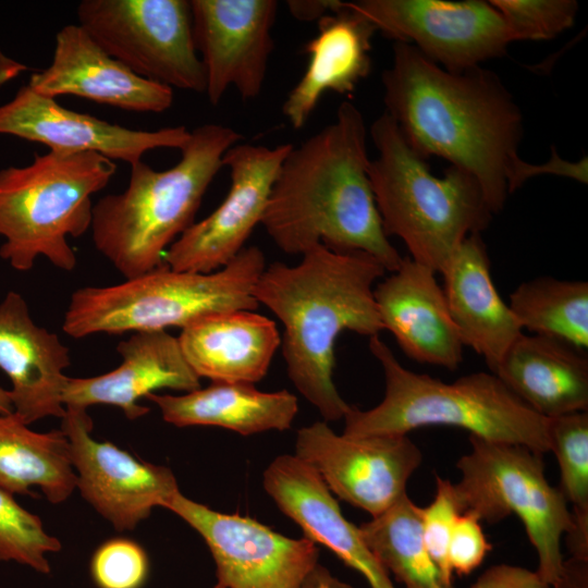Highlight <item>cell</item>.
I'll return each instance as SVG.
<instances>
[{
    "mask_svg": "<svg viewBox=\"0 0 588 588\" xmlns=\"http://www.w3.org/2000/svg\"><path fill=\"white\" fill-rule=\"evenodd\" d=\"M382 84L385 112L414 151L469 173L493 215L501 211L522 161L523 114L499 76L481 66L450 72L394 42Z\"/></svg>",
    "mask_w": 588,
    "mask_h": 588,
    "instance_id": "1",
    "label": "cell"
},
{
    "mask_svg": "<svg viewBox=\"0 0 588 588\" xmlns=\"http://www.w3.org/2000/svg\"><path fill=\"white\" fill-rule=\"evenodd\" d=\"M369 163L364 117L344 101L332 123L291 148L260 224L286 254L303 255L321 244L366 253L395 271L403 258L383 230Z\"/></svg>",
    "mask_w": 588,
    "mask_h": 588,
    "instance_id": "2",
    "label": "cell"
},
{
    "mask_svg": "<svg viewBox=\"0 0 588 588\" xmlns=\"http://www.w3.org/2000/svg\"><path fill=\"white\" fill-rule=\"evenodd\" d=\"M302 256L295 266L266 267L254 297L284 327L282 355L292 383L324 421H335L351 408L333 382L335 341L345 330L369 338L384 330L373 285L387 270L366 253L321 244Z\"/></svg>",
    "mask_w": 588,
    "mask_h": 588,
    "instance_id": "3",
    "label": "cell"
},
{
    "mask_svg": "<svg viewBox=\"0 0 588 588\" xmlns=\"http://www.w3.org/2000/svg\"><path fill=\"white\" fill-rule=\"evenodd\" d=\"M242 139L228 125L203 124L191 132L174 167L156 171L143 161L132 164L127 187L93 206L96 249L125 279L161 266L168 248L194 223L224 154Z\"/></svg>",
    "mask_w": 588,
    "mask_h": 588,
    "instance_id": "4",
    "label": "cell"
},
{
    "mask_svg": "<svg viewBox=\"0 0 588 588\" xmlns=\"http://www.w3.org/2000/svg\"><path fill=\"white\" fill-rule=\"evenodd\" d=\"M369 350L383 370L384 396L367 411L351 406L343 418V434L407 436L421 427L451 426L487 441L549 452V418L530 408L494 373L473 372L448 383L403 367L379 335L369 338Z\"/></svg>",
    "mask_w": 588,
    "mask_h": 588,
    "instance_id": "5",
    "label": "cell"
},
{
    "mask_svg": "<svg viewBox=\"0 0 588 588\" xmlns=\"http://www.w3.org/2000/svg\"><path fill=\"white\" fill-rule=\"evenodd\" d=\"M370 135L378 156L368 174L385 234L400 237L411 259L441 273L463 241L491 222L479 183L452 166L433 175L385 111Z\"/></svg>",
    "mask_w": 588,
    "mask_h": 588,
    "instance_id": "6",
    "label": "cell"
},
{
    "mask_svg": "<svg viewBox=\"0 0 588 588\" xmlns=\"http://www.w3.org/2000/svg\"><path fill=\"white\" fill-rule=\"evenodd\" d=\"M266 268L262 250L244 247L210 273L177 271L166 264L124 282L74 291L62 330L74 339L97 333L167 331L215 314L255 310L254 287Z\"/></svg>",
    "mask_w": 588,
    "mask_h": 588,
    "instance_id": "7",
    "label": "cell"
},
{
    "mask_svg": "<svg viewBox=\"0 0 588 588\" xmlns=\"http://www.w3.org/2000/svg\"><path fill=\"white\" fill-rule=\"evenodd\" d=\"M115 171V162L100 154L62 150L0 170V257L17 271L30 270L39 256L74 270L77 258L68 240L90 230L91 196Z\"/></svg>",
    "mask_w": 588,
    "mask_h": 588,
    "instance_id": "8",
    "label": "cell"
},
{
    "mask_svg": "<svg viewBox=\"0 0 588 588\" xmlns=\"http://www.w3.org/2000/svg\"><path fill=\"white\" fill-rule=\"evenodd\" d=\"M469 442V453L456 464L461 479L454 483L464 512L489 523L516 515L536 549V572L553 588L564 568L561 539L572 530L573 518L559 487L546 478L542 454L474 436Z\"/></svg>",
    "mask_w": 588,
    "mask_h": 588,
    "instance_id": "9",
    "label": "cell"
},
{
    "mask_svg": "<svg viewBox=\"0 0 588 588\" xmlns=\"http://www.w3.org/2000/svg\"><path fill=\"white\" fill-rule=\"evenodd\" d=\"M77 20L102 50L136 75L205 94L191 1L83 0Z\"/></svg>",
    "mask_w": 588,
    "mask_h": 588,
    "instance_id": "10",
    "label": "cell"
},
{
    "mask_svg": "<svg viewBox=\"0 0 588 588\" xmlns=\"http://www.w3.org/2000/svg\"><path fill=\"white\" fill-rule=\"evenodd\" d=\"M346 4L388 38L414 46L450 72L499 58L514 41L489 1L358 0Z\"/></svg>",
    "mask_w": 588,
    "mask_h": 588,
    "instance_id": "11",
    "label": "cell"
},
{
    "mask_svg": "<svg viewBox=\"0 0 588 588\" xmlns=\"http://www.w3.org/2000/svg\"><path fill=\"white\" fill-rule=\"evenodd\" d=\"M164 509L195 529L207 544L217 583L224 588H302L318 565L319 549L247 516L225 514L180 491Z\"/></svg>",
    "mask_w": 588,
    "mask_h": 588,
    "instance_id": "12",
    "label": "cell"
},
{
    "mask_svg": "<svg viewBox=\"0 0 588 588\" xmlns=\"http://www.w3.org/2000/svg\"><path fill=\"white\" fill-rule=\"evenodd\" d=\"M295 456L320 476L333 495L376 517L406 493L422 455L407 436L353 438L335 433L327 421L302 427Z\"/></svg>",
    "mask_w": 588,
    "mask_h": 588,
    "instance_id": "13",
    "label": "cell"
},
{
    "mask_svg": "<svg viewBox=\"0 0 588 588\" xmlns=\"http://www.w3.org/2000/svg\"><path fill=\"white\" fill-rule=\"evenodd\" d=\"M293 147L236 144L223 156L231 184L223 201L194 222L166 252L173 270L210 273L228 265L261 222L280 167Z\"/></svg>",
    "mask_w": 588,
    "mask_h": 588,
    "instance_id": "14",
    "label": "cell"
},
{
    "mask_svg": "<svg viewBox=\"0 0 588 588\" xmlns=\"http://www.w3.org/2000/svg\"><path fill=\"white\" fill-rule=\"evenodd\" d=\"M61 430L70 444L76 488L117 530L135 529L155 507H164L180 491L170 468L96 440L86 408L65 406Z\"/></svg>",
    "mask_w": 588,
    "mask_h": 588,
    "instance_id": "15",
    "label": "cell"
},
{
    "mask_svg": "<svg viewBox=\"0 0 588 588\" xmlns=\"http://www.w3.org/2000/svg\"><path fill=\"white\" fill-rule=\"evenodd\" d=\"M278 7L274 0H191L194 42L211 105L230 87L244 100L259 96Z\"/></svg>",
    "mask_w": 588,
    "mask_h": 588,
    "instance_id": "16",
    "label": "cell"
},
{
    "mask_svg": "<svg viewBox=\"0 0 588 588\" xmlns=\"http://www.w3.org/2000/svg\"><path fill=\"white\" fill-rule=\"evenodd\" d=\"M0 134L49 147V150L94 151L130 166L156 148L183 149L191 132L185 126L156 131L131 130L60 106L53 98L22 86L0 106Z\"/></svg>",
    "mask_w": 588,
    "mask_h": 588,
    "instance_id": "17",
    "label": "cell"
},
{
    "mask_svg": "<svg viewBox=\"0 0 588 588\" xmlns=\"http://www.w3.org/2000/svg\"><path fill=\"white\" fill-rule=\"evenodd\" d=\"M39 95H74L134 112L160 113L173 103V89L143 78L102 50L78 25L56 35L50 65L27 84Z\"/></svg>",
    "mask_w": 588,
    "mask_h": 588,
    "instance_id": "18",
    "label": "cell"
},
{
    "mask_svg": "<svg viewBox=\"0 0 588 588\" xmlns=\"http://www.w3.org/2000/svg\"><path fill=\"white\" fill-rule=\"evenodd\" d=\"M71 364L60 338L33 320L24 297L10 291L0 303V369L9 377L13 413L26 425L62 418Z\"/></svg>",
    "mask_w": 588,
    "mask_h": 588,
    "instance_id": "19",
    "label": "cell"
},
{
    "mask_svg": "<svg viewBox=\"0 0 588 588\" xmlns=\"http://www.w3.org/2000/svg\"><path fill=\"white\" fill-rule=\"evenodd\" d=\"M436 273L405 257L378 283L373 296L384 330L393 334L407 357L455 370L463 362L465 345Z\"/></svg>",
    "mask_w": 588,
    "mask_h": 588,
    "instance_id": "20",
    "label": "cell"
},
{
    "mask_svg": "<svg viewBox=\"0 0 588 588\" xmlns=\"http://www.w3.org/2000/svg\"><path fill=\"white\" fill-rule=\"evenodd\" d=\"M122 363L96 377L68 378L64 406L88 408L106 404L137 419L149 412L138 401L160 389L191 392L200 388V378L186 362L177 338L167 331L134 332L117 346Z\"/></svg>",
    "mask_w": 588,
    "mask_h": 588,
    "instance_id": "21",
    "label": "cell"
},
{
    "mask_svg": "<svg viewBox=\"0 0 588 588\" xmlns=\"http://www.w3.org/2000/svg\"><path fill=\"white\" fill-rule=\"evenodd\" d=\"M264 488L304 537L331 550L359 572L370 588H395L388 572L364 541L359 527L347 520L316 470L295 455H280L264 473Z\"/></svg>",
    "mask_w": 588,
    "mask_h": 588,
    "instance_id": "22",
    "label": "cell"
},
{
    "mask_svg": "<svg viewBox=\"0 0 588 588\" xmlns=\"http://www.w3.org/2000/svg\"><path fill=\"white\" fill-rule=\"evenodd\" d=\"M441 274L448 308L464 345L482 356L493 372L523 328L492 281L480 233L463 241Z\"/></svg>",
    "mask_w": 588,
    "mask_h": 588,
    "instance_id": "23",
    "label": "cell"
},
{
    "mask_svg": "<svg viewBox=\"0 0 588 588\" xmlns=\"http://www.w3.org/2000/svg\"><path fill=\"white\" fill-rule=\"evenodd\" d=\"M317 22L318 33L304 49L307 68L282 106L295 130L305 126L324 93H353L371 66V38L377 29L369 20L342 1L340 9Z\"/></svg>",
    "mask_w": 588,
    "mask_h": 588,
    "instance_id": "24",
    "label": "cell"
},
{
    "mask_svg": "<svg viewBox=\"0 0 588 588\" xmlns=\"http://www.w3.org/2000/svg\"><path fill=\"white\" fill-rule=\"evenodd\" d=\"M183 355L199 378L255 384L281 345L275 322L254 310L203 318L181 330Z\"/></svg>",
    "mask_w": 588,
    "mask_h": 588,
    "instance_id": "25",
    "label": "cell"
},
{
    "mask_svg": "<svg viewBox=\"0 0 588 588\" xmlns=\"http://www.w3.org/2000/svg\"><path fill=\"white\" fill-rule=\"evenodd\" d=\"M492 373L546 418L588 409V358L560 340L522 334Z\"/></svg>",
    "mask_w": 588,
    "mask_h": 588,
    "instance_id": "26",
    "label": "cell"
},
{
    "mask_svg": "<svg viewBox=\"0 0 588 588\" xmlns=\"http://www.w3.org/2000/svg\"><path fill=\"white\" fill-rule=\"evenodd\" d=\"M164 421L176 427L213 426L250 436L291 427L297 397L287 390L262 392L252 383L212 381L181 395L150 393Z\"/></svg>",
    "mask_w": 588,
    "mask_h": 588,
    "instance_id": "27",
    "label": "cell"
},
{
    "mask_svg": "<svg viewBox=\"0 0 588 588\" xmlns=\"http://www.w3.org/2000/svg\"><path fill=\"white\" fill-rule=\"evenodd\" d=\"M33 487L52 504L64 502L76 489L68 438L61 429L34 431L13 412L0 414V488L34 497Z\"/></svg>",
    "mask_w": 588,
    "mask_h": 588,
    "instance_id": "28",
    "label": "cell"
},
{
    "mask_svg": "<svg viewBox=\"0 0 588 588\" xmlns=\"http://www.w3.org/2000/svg\"><path fill=\"white\" fill-rule=\"evenodd\" d=\"M362 537L383 568L405 588H455L448 584L422 539L421 507L407 494L359 526Z\"/></svg>",
    "mask_w": 588,
    "mask_h": 588,
    "instance_id": "29",
    "label": "cell"
},
{
    "mask_svg": "<svg viewBox=\"0 0 588 588\" xmlns=\"http://www.w3.org/2000/svg\"><path fill=\"white\" fill-rule=\"evenodd\" d=\"M509 306L523 329L587 350L586 281L538 277L520 283L511 293Z\"/></svg>",
    "mask_w": 588,
    "mask_h": 588,
    "instance_id": "30",
    "label": "cell"
},
{
    "mask_svg": "<svg viewBox=\"0 0 588 588\" xmlns=\"http://www.w3.org/2000/svg\"><path fill=\"white\" fill-rule=\"evenodd\" d=\"M549 444L560 469L559 489L573 507L566 535L571 558L588 561V413L549 418Z\"/></svg>",
    "mask_w": 588,
    "mask_h": 588,
    "instance_id": "31",
    "label": "cell"
},
{
    "mask_svg": "<svg viewBox=\"0 0 588 588\" xmlns=\"http://www.w3.org/2000/svg\"><path fill=\"white\" fill-rule=\"evenodd\" d=\"M60 550L59 539L45 530L41 519L0 488V561H13L49 574L47 555Z\"/></svg>",
    "mask_w": 588,
    "mask_h": 588,
    "instance_id": "32",
    "label": "cell"
},
{
    "mask_svg": "<svg viewBox=\"0 0 588 588\" xmlns=\"http://www.w3.org/2000/svg\"><path fill=\"white\" fill-rule=\"evenodd\" d=\"M513 40H548L569 28L578 11L574 0H491Z\"/></svg>",
    "mask_w": 588,
    "mask_h": 588,
    "instance_id": "33",
    "label": "cell"
},
{
    "mask_svg": "<svg viewBox=\"0 0 588 588\" xmlns=\"http://www.w3.org/2000/svg\"><path fill=\"white\" fill-rule=\"evenodd\" d=\"M89 569L97 588H143L149 575V559L138 542L117 537L95 550Z\"/></svg>",
    "mask_w": 588,
    "mask_h": 588,
    "instance_id": "34",
    "label": "cell"
},
{
    "mask_svg": "<svg viewBox=\"0 0 588 588\" xmlns=\"http://www.w3.org/2000/svg\"><path fill=\"white\" fill-rule=\"evenodd\" d=\"M464 512L462 501L450 480L436 476L432 502L421 507V531L427 551L441 571L445 581L453 585V572L448 551L457 518Z\"/></svg>",
    "mask_w": 588,
    "mask_h": 588,
    "instance_id": "35",
    "label": "cell"
},
{
    "mask_svg": "<svg viewBox=\"0 0 588 588\" xmlns=\"http://www.w3.org/2000/svg\"><path fill=\"white\" fill-rule=\"evenodd\" d=\"M480 518L463 512L454 526L448 551L449 565L457 575H468L481 565L492 546L487 541Z\"/></svg>",
    "mask_w": 588,
    "mask_h": 588,
    "instance_id": "36",
    "label": "cell"
},
{
    "mask_svg": "<svg viewBox=\"0 0 588 588\" xmlns=\"http://www.w3.org/2000/svg\"><path fill=\"white\" fill-rule=\"evenodd\" d=\"M470 588H552L538 575L527 568L499 564L486 569Z\"/></svg>",
    "mask_w": 588,
    "mask_h": 588,
    "instance_id": "37",
    "label": "cell"
},
{
    "mask_svg": "<svg viewBox=\"0 0 588 588\" xmlns=\"http://www.w3.org/2000/svg\"><path fill=\"white\" fill-rule=\"evenodd\" d=\"M587 163L586 157L574 163L561 159L555 151L552 154V159L541 166L522 160L513 175L510 194L519 188L528 179L544 173L565 175L581 183H587Z\"/></svg>",
    "mask_w": 588,
    "mask_h": 588,
    "instance_id": "38",
    "label": "cell"
},
{
    "mask_svg": "<svg viewBox=\"0 0 588 588\" xmlns=\"http://www.w3.org/2000/svg\"><path fill=\"white\" fill-rule=\"evenodd\" d=\"M342 1H287L290 12L301 21H318L323 15L340 9Z\"/></svg>",
    "mask_w": 588,
    "mask_h": 588,
    "instance_id": "39",
    "label": "cell"
},
{
    "mask_svg": "<svg viewBox=\"0 0 588 588\" xmlns=\"http://www.w3.org/2000/svg\"><path fill=\"white\" fill-rule=\"evenodd\" d=\"M12 412L13 407L9 390L0 388V414H9Z\"/></svg>",
    "mask_w": 588,
    "mask_h": 588,
    "instance_id": "40",
    "label": "cell"
},
{
    "mask_svg": "<svg viewBox=\"0 0 588 588\" xmlns=\"http://www.w3.org/2000/svg\"><path fill=\"white\" fill-rule=\"evenodd\" d=\"M212 588H224V587L217 583Z\"/></svg>",
    "mask_w": 588,
    "mask_h": 588,
    "instance_id": "41",
    "label": "cell"
}]
</instances>
